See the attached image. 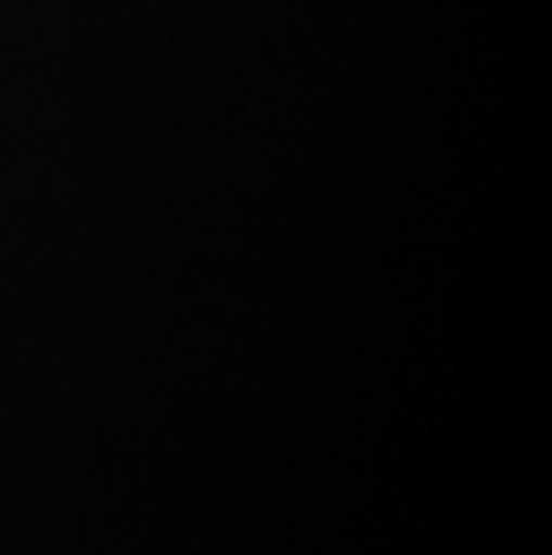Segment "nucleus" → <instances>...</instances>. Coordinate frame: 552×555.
I'll use <instances>...</instances> for the list:
<instances>
[]
</instances>
